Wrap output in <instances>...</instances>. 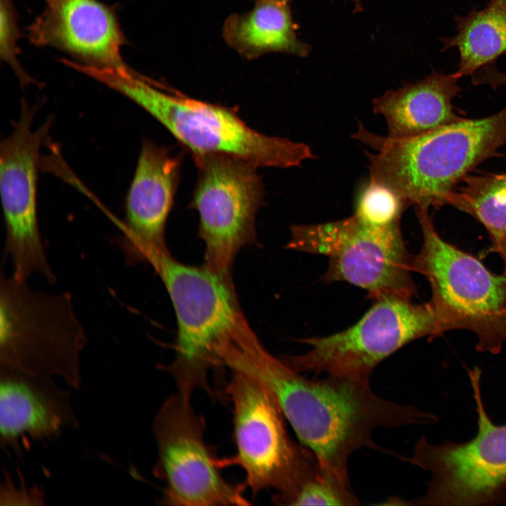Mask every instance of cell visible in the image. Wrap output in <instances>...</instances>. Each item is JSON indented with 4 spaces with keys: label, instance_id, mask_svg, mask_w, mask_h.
<instances>
[{
    "label": "cell",
    "instance_id": "7a4b0ae2",
    "mask_svg": "<svg viewBox=\"0 0 506 506\" xmlns=\"http://www.w3.org/2000/svg\"><path fill=\"white\" fill-rule=\"evenodd\" d=\"M353 138L368 146L370 178L389 187L408 206L429 209L447 205L469 172L500 157L506 145V104L482 118H462L422 135L393 138L360 123Z\"/></svg>",
    "mask_w": 506,
    "mask_h": 506
},
{
    "label": "cell",
    "instance_id": "7402d4cb",
    "mask_svg": "<svg viewBox=\"0 0 506 506\" xmlns=\"http://www.w3.org/2000/svg\"><path fill=\"white\" fill-rule=\"evenodd\" d=\"M408 207L393 190L370 178L358 192L353 215L368 226L391 228L400 226L401 216Z\"/></svg>",
    "mask_w": 506,
    "mask_h": 506
},
{
    "label": "cell",
    "instance_id": "603a6c76",
    "mask_svg": "<svg viewBox=\"0 0 506 506\" xmlns=\"http://www.w3.org/2000/svg\"><path fill=\"white\" fill-rule=\"evenodd\" d=\"M19 29L11 0H0V56L8 63L22 84L32 79L23 70L18 59Z\"/></svg>",
    "mask_w": 506,
    "mask_h": 506
},
{
    "label": "cell",
    "instance_id": "5b68a950",
    "mask_svg": "<svg viewBox=\"0 0 506 506\" xmlns=\"http://www.w3.org/2000/svg\"><path fill=\"white\" fill-rule=\"evenodd\" d=\"M171 301L177 320L174 358L167 370L177 391H209V371L221 364L222 348L247 323L231 277L205 264L181 263L168 253L153 266Z\"/></svg>",
    "mask_w": 506,
    "mask_h": 506
},
{
    "label": "cell",
    "instance_id": "9a60e30c",
    "mask_svg": "<svg viewBox=\"0 0 506 506\" xmlns=\"http://www.w3.org/2000/svg\"><path fill=\"white\" fill-rule=\"evenodd\" d=\"M28 27L31 42L60 49L84 65L132 71L121 51L125 38L112 8L98 0H44Z\"/></svg>",
    "mask_w": 506,
    "mask_h": 506
},
{
    "label": "cell",
    "instance_id": "8992f818",
    "mask_svg": "<svg viewBox=\"0 0 506 506\" xmlns=\"http://www.w3.org/2000/svg\"><path fill=\"white\" fill-rule=\"evenodd\" d=\"M422 243L413 270L428 281L441 334L467 330L479 352L498 354L506 344V274L491 272L476 258L444 240L428 209L416 207Z\"/></svg>",
    "mask_w": 506,
    "mask_h": 506
},
{
    "label": "cell",
    "instance_id": "d4e9b609",
    "mask_svg": "<svg viewBox=\"0 0 506 506\" xmlns=\"http://www.w3.org/2000/svg\"><path fill=\"white\" fill-rule=\"evenodd\" d=\"M494 251L500 257L506 274V235L490 238Z\"/></svg>",
    "mask_w": 506,
    "mask_h": 506
},
{
    "label": "cell",
    "instance_id": "e0dca14e",
    "mask_svg": "<svg viewBox=\"0 0 506 506\" xmlns=\"http://www.w3.org/2000/svg\"><path fill=\"white\" fill-rule=\"evenodd\" d=\"M456 74L434 72L422 80L389 90L372 102L373 112L383 117L387 136H417L462 117L455 111L453 98L461 91Z\"/></svg>",
    "mask_w": 506,
    "mask_h": 506
},
{
    "label": "cell",
    "instance_id": "2e32d148",
    "mask_svg": "<svg viewBox=\"0 0 506 506\" xmlns=\"http://www.w3.org/2000/svg\"><path fill=\"white\" fill-rule=\"evenodd\" d=\"M78 427L70 393L49 377L0 367V441L20 450V441L57 436Z\"/></svg>",
    "mask_w": 506,
    "mask_h": 506
},
{
    "label": "cell",
    "instance_id": "3957f363",
    "mask_svg": "<svg viewBox=\"0 0 506 506\" xmlns=\"http://www.w3.org/2000/svg\"><path fill=\"white\" fill-rule=\"evenodd\" d=\"M94 77L150 114L193 158L229 155L258 168L298 167L316 158L304 143L268 136L249 127L235 108L188 97L136 72L100 69Z\"/></svg>",
    "mask_w": 506,
    "mask_h": 506
},
{
    "label": "cell",
    "instance_id": "4316f807",
    "mask_svg": "<svg viewBox=\"0 0 506 506\" xmlns=\"http://www.w3.org/2000/svg\"><path fill=\"white\" fill-rule=\"evenodd\" d=\"M255 1H263V0H255ZM271 1H281V2L287 3L288 1H290V0H271Z\"/></svg>",
    "mask_w": 506,
    "mask_h": 506
},
{
    "label": "cell",
    "instance_id": "30bf717a",
    "mask_svg": "<svg viewBox=\"0 0 506 506\" xmlns=\"http://www.w3.org/2000/svg\"><path fill=\"white\" fill-rule=\"evenodd\" d=\"M231 372L226 391L233 408L235 462L254 495L266 489L274 490V496L285 495L319 463L309 448L290 438L284 415L266 387L250 375Z\"/></svg>",
    "mask_w": 506,
    "mask_h": 506
},
{
    "label": "cell",
    "instance_id": "44dd1931",
    "mask_svg": "<svg viewBox=\"0 0 506 506\" xmlns=\"http://www.w3.org/2000/svg\"><path fill=\"white\" fill-rule=\"evenodd\" d=\"M273 501L283 505H356L360 503L350 484L332 476L320 465L290 492L273 498Z\"/></svg>",
    "mask_w": 506,
    "mask_h": 506
},
{
    "label": "cell",
    "instance_id": "52a82bcc",
    "mask_svg": "<svg viewBox=\"0 0 506 506\" xmlns=\"http://www.w3.org/2000/svg\"><path fill=\"white\" fill-rule=\"evenodd\" d=\"M477 413V432L462 443L416 442L412 456L403 458L431 473L426 493L401 505L428 506L506 504V423L495 424L482 400L480 369L467 368Z\"/></svg>",
    "mask_w": 506,
    "mask_h": 506
},
{
    "label": "cell",
    "instance_id": "5bb4252c",
    "mask_svg": "<svg viewBox=\"0 0 506 506\" xmlns=\"http://www.w3.org/2000/svg\"><path fill=\"white\" fill-rule=\"evenodd\" d=\"M182 153L143 141L124 207L122 233L115 243L125 264L152 267L169 253L165 227L181 178Z\"/></svg>",
    "mask_w": 506,
    "mask_h": 506
},
{
    "label": "cell",
    "instance_id": "ac0fdd59",
    "mask_svg": "<svg viewBox=\"0 0 506 506\" xmlns=\"http://www.w3.org/2000/svg\"><path fill=\"white\" fill-rule=\"evenodd\" d=\"M287 3L263 0L243 13L228 17L223 27L226 42L241 56L254 59L280 52L306 56L309 46L300 41Z\"/></svg>",
    "mask_w": 506,
    "mask_h": 506
},
{
    "label": "cell",
    "instance_id": "277c9868",
    "mask_svg": "<svg viewBox=\"0 0 506 506\" xmlns=\"http://www.w3.org/2000/svg\"><path fill=\"white\" fill-rule=\"evenodd\" d=\"M86 342L70 293L46 292L1 271L0 367L59 377L79 391Z\"/></svg>",
    "mask_w": 506,
    "mask_h": 506
},
{
    "label": "cell",
    "instance_id": "7c38bea8",
    "mask_svg": "<svg viewBox=\"0 0 506 506\" xmlns=\"http://www.w3.org/2000/svg\"><path fill=\"white\" fill-rule=\"evenodd\" d=\"M204 418L191 396L177 391L162 405L153 422L157 457L154 474L165 484L169 505H246L242 486L228 482L205 439Z\"/></svg>",
    "mask_w": 506,
    "mask_h": 506
},
{
    "label": "cell",
    "instance_id": "ffe728a7",
    "mask_svg": "<svg viewBox=\"0 0 506 506\" xmlns=\"http://www.w3.org/2000/svg\"><path fill=\"white\" fill-rule=\"evenodd\" d=\"M447 205L464 212L486 229L489 237L506 235V173L467 175Z\"/></svg>",
    "mask_w": 506,
    "mask_h": 506
},
{
    "label": "cell",
    "instance_id": "484cf974",
    "mask_svg": "<svg viewBox=\"0 0 506 506\" xmlns=\"http://www.w3.org/2000/svg\"><path fill=\"white\" fill-rule=\"evenodd\" d=\"M351 1L354 4L355 11H362V6H361V0H351Z\"/></svg>",
    "mask_w": 506,
    "mask_h": 506
},
{
    "label": "cell",
    "instance_id": "ba28073f",
    "mask_svg": "<svg viewBox=\"0 0 506 506\" xmlns=\"http://www.w3.org/2000/svg\"><path fill=\"white\" fill-rule=\"evenodd\" d=\"M287 248L328 257L325 281H344L366 290L375 301L415 294L413 257L400 226L375 228L352 215L332 222L294 225Z\"/></svg>",
    "mask_w": 506,
    "mask_h": 506
},
{
    "label": "cell",
    "instance_id": "4fadbf2b",
    "mask_svg": "<svg viewBox=\"0 0 506 506\" xmlns=\"http://www.w3.org/2000/svg\"><path fill=\"white\" fill-rule=\"evenodd\" d=\"M35 110L22 101L21 112L11 134L0 145V191L5 221L4 254L12 275L27 282L39 274L57 281L46 254L37 217V180L41 145L51 124L47 120L32 129Z\"/></svg>",
    "mask_w": 506,
    "mask_h": 506
},
{
    "label": "cell",
    "instance_id": "d6986e66",
    "mask_svg": "<svg viewBox=\"0 0 506 506\" xmlns=\"http://www.w3.org/2000/svg\"><path fill=\"white\" fill-rule=\"evenodd\" d=\"M457 34L444 39L443 49L455 47L460 54V78L473 74L506 53V0H489L487 6L455 18Z\"/></svg>",
    "mask_w": 506,
    "mask_h": 506
},
{
    "label": "cell",
    "instance_id": "8fae6325",
    "mask_svg": "<svg viewBox=\"0 0 506 506\" xmlns=\"http://www.w3.org/2000/svg\"><path fill=\"white\" fill-rule=\"evenodd\" d=\"M197 179L190 207L199 215L198 236L211 270L231 277L238 252L256 242L255 219L264 187L258 167L224 155L193 157Z\"/></svg>",
    "mask_w": 506,
    "mask_h": 506
},
{
    "label": "cell",
    "instance_id": "6da1fadb",
    "mask_svg": "<svg viewBox=\"0 0 506 506\" xmlns=\"http://www.w3.org/2000/svg\"><path fill=\"white\" fill-rule=\"evenodd\" d=\"M226 366L265 385L320 467L346 484L348 461L354 451L363 448L384 451L372 439L375 428L432 424L438 420L415 407L380 398L369 382L332 375L319 380L305 378L268 351L257 337L235 346Z\"/></svg>",
    "mask_w": 506,
    "mask_h": 506
},
{
    "label": "cell",
    "instance_id": "cb8c5ba5",
    "mask_svg": "<svg viewBox=\"0 0 506 506\" xmlns=\"http://www.w3.org/2000/svg\"><path fill=\"white\" fill-rule=\"evenodd\" d=\"M476 85H488L493 89L506 86V74L488 65L479 69L473 76Z\"/></svg>",
    "mask_w": 506,
    "mask_h": 506
},
{
    "label": "cell",
    "instance_id": "9c48e42d",
    "mask_svg": "<svg viewBox=\"0 0 506 506\" xmlns=\"http://www.w3.org/2000/svg\"><path fill=\"white\" fill-rule=\"evenodd\" d=\"M441 335L431 304L410 299L383 298L354 325L326 337L304 338L303 354L286 357L297 371L369 382L373 369L404 345Z\"/></svg>",
    "mask_w": 506,
    "mask_h": 506
}]
</instances>
